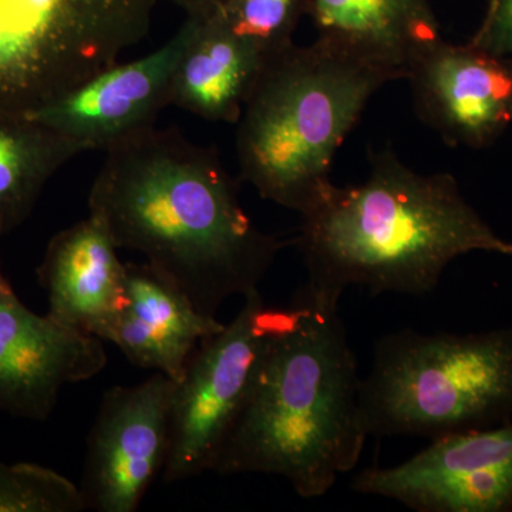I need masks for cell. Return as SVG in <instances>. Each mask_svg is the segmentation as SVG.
I'll use <instances>...</instances> for the list:
<instances>
[{
    "mask_svg": "<svg viewBox=\"0 0 512 512\" xmlns=\"http://www.w3.org/2000/svg\"><path fill=\"white\" fill-rule=\"evenodd\" d=\"M157 0H0V113L28 116L146 39Z\"/></svg>",
    "mask_w": 512,
    "mask_h": 512,
    "instance_id": "8992f818",
    "label": "cell"
},
{
    "mask_svg": "<svg viewBox=\"0 0 512 512\" xmlns=\"http://www.w3.org/2000/svg\"><path fill=\"white\" fill-rule=\"evenodd\" d=\"M83 151L29 117L0 113V238L25 222L50 178Z\"/></svg>",
    "mask_w": 512,
    "mask_h": 512,
    "instance_id": "e0dca14e",
    "label": "cell"
},
{
    "mask_svg": "<svg viewBox=\"0 0 512 512\" xmlns=\"http://www.w3.org/2000/svg\"><path fill=\"white\" fill-rule=\"evenodd\" d=\"M356 493L419 512H512V423L461 431L393 467H369Z\"/></svg>",
    "mask_w": 512,
    "mask_h": 512,
    "instance_id": "ba28073f",
    "label": "cell"
},
{
    "mask_svg": "<svg viewBox=\"0 0 512 512\" xmlns=\"http://www.w3.org/2000/svg\"><path fill=\"white\" fill-rule=\"evenodd\" d=\"M187 13V16L200 15L210 10L218 0H171Z\"/></svg>",
    "mask_w": 512,
    "mask_h": 512,
    "instance_id": "44dd1931",
    "label": "cell"
},
{
    "mask_svg": "<svg viewBox=\"0 0 512 512\" xmlns=\"http://www.w3.org/2000/svg\"><path fill=\"white\" fill-rule=\"evenodd\" d=\"M127 301L109 342L133 365L180 380L202 340L224 323L202 313L190 296L153 266L126 264Z\"/></svg>",
    "mask_w": 512,
    "mask_h": 512,
    "instance_id": "5bb4252c",
    "label": "cell"
},
{
    "mask_svg": "<svg viewBox=\"0 0 512 512\" xmlns=\"http://www.w3.org/2000/svg\"><path fill=\"white\" fill-rule=\"evenodd\" d=\"M103 342L30 311L0 271V412L46 420L66 384L103 372Z\"/></svg>",
    "mask_w": 512,
    "mask_h": 512,
    "instance_id": "8fae6325",
    "label": "cell"
},
{
    "mask_svg": "<svg viewBox=\"0 0 512 512\" xmlns=\"http://www.w3.org/2000/svg\"><path fill=\"white\" fill-rule=\"evenodd\" d=\"M282 316L284 309L266 305L256 289L244 296L235 319L192 353L171 397L164 483L214 470Z\"/></svg>",
    "mask_w": 512,
    "mask_h": 512,
    "instance_id": "52a82bcc",
    "label": "cell"
},
{
    "mask_svg": "<svg viewBox=\"0 0 512 512\" xmlns=\"http://www.w3.org/2000/svg\"><path fill=\"white\" fill-rule=\"evenodd\" d=\"M309 15L319 39L406 76L414 57L441 39L429 0H311Z\"/></svg>",
    "mask_w": 512,
    "mask_h": 512,
    "instance_id": "2e32d148",
    "label": "cell"
},
{
    "mask_svg": "<svg viewBox=\"0 0 512 512\" xmlns=\"http://www.w3.org/2000/svg\"><path fill=\"white\" fill-rule=\"evenodd\" d=\"M87 510L82 488L52 468L0 460V512Z\"/></svg>",
    "mask_w": 512,
    "mask_h": 512,
    "instance_id": "d6986e66",
    "label": "cell"
},
{
    "mask_svg": "<svg viewBox=\"0 0 512 512\" xmlns=\"http://www.w3.org/2000/svg\"><path fill=\"white\" fill-rule=\"evenodd\" d=\"M174 386L171 377L154 372L136 386L104 393L80 487L87 510L137 511L167 461Z\"/></svg>",
    "mask_w": 512,
    "mask_h": 512,
    "instance_id": "9c48e42d",
    "label": "cell"
},
{
    "mask_svg": "<svg viewBox=\"0 0 512 512\" xmlns=\"http://www.w3.org/2000/svg\"><path fill=\"white\" fill-rule=\"evenodd\" d=\"M471 43L491 55L512 57V0H497L494 9L485 13L480 29Z\"/></svg>",
    "mask_w": 512,
    "mask_h": 512,
    "instance_id": "ffe728a7",
    "label": "cell"
},
{
    "mask_svg": "<svg viewBox=\"0 0 512 512\" xmlns=\"http://www.w3.org/2000/svg\"><path fill=\"white\" fill-rule=\"evenodd\" d=\"M508 60H510L511 76H512V57H508Z\"/></svg>",
    "mask_w": 512,
    "mask_h": 512,
    "instance_id": "603a6c76",
    "label": "cell"
},
{
    "mask_svg": "<svg viewBox=\"0 0 512 512\" xmlns=\"http://www.w3.org/2000/svg\"><path fill=\"white\" fill-rule=\"evenodd\" d=\"M90 212L117 248L133 249L205 315L247 296L285 247L242 208L218 151L175 128H147L106 150Z\"/></svg>",
    "mask_w": 512,
    "mask_h": 512,
    "instance_id": "6da1fadb",
    "label": "cell"
},
{
    "mask_svg": "<svg viewBox=\"0 0 512 512\" xmlns=\"http://www.w3.org/2000/svg\"><path fill=\"white\" fill-rule=\"evenodd\" d=\"M414 110L451 147L483 150L512 123L510 60L441 37L407 66Z\"/></svg>",
    "mask_w": 512,
    "mask_h": 512,
    "instance_id": "30bf717a",
    "label": "cell"
},
{
    "mask_svg": "<svg viewBox=\"0 0 512 512\" xmlns=\"http://www.w3.org/2000/svg\"><path fill=\"white\" fill-rule=\"evenodd\" d=\"M360 409L369 437L379 439L434 440L512 423V328L383 336Z\"/></svg>",
    "mask_w": 512,
    "mask_h": 512,
    "instance_id": "5b68a950",
    "label": "cell"
},
{
    "mask_svg": "<svg viewBox=\"0 0 512 512\" xmlns=\"http://www.w3.org/2000/svg\"><path fill=\"white\" fill-rule=\"evenodd\" d=\"M191 18L164 46L130 63H116L76 89L28 114L83 147L109 150L120 141L156 126L170 106L171 80L190 40Z\"/></svg>",
    "mask_w": 512,
    "mask_h": 512,
    "instance_id": "7c38bea8",
    "label": "cell"
},
{
    "mask_svg": "<svg viewBox=\"0 0 512 512\" xmlns=\"http://www.w3.org/2000/svg\"><path fill=\"white\" fill-rule=\"evenodd\" d=\"M99 215L76 222L49 242L37 278L57 322L109 342L127 301L126 264Z\"/></svg>",
    "mask_w": 512,
    "mask_h": 512,
    "instance_id": "4fadbf2b",
    "label": "cell"
},
{
    "mask_svg": "<svg viewBox=\"0 0 512 512\" xmlns=\"http://www.w3.org/2000/svg\"><path fill=\"white\" fill-rule=\"evenodd\" d=\"M495 3H497V0H488L487 13L494 9Z\"/></svg>",
    "mask_w": 512,
    "mask_h": 512,
    "instance_id": "7402d4cb",
    "label": "cell"
},
{
    "mask_svg": "<svg viewBox=\"0 0 512 512\" xmlns=\"http://www.w3.org/2000/svg\"><path fill=\"white\" fill-rule=\"evenodd\" d=\"M188 18L194 26L174 69L170 106L214 123L237 124L265 62L214 9Z\"/></svg>",
    "mask_w": 512,
    "mask_h": 512,
    "instance_id": "9a60e30c",
    "label": "cell"
},
{
    "mask_svg": "<svg viewBox=\"0 0 512 512\" xmlns=\"http://www.w3.org/2000/svg\"><path fill=\"white\" fill-rule=\"evenodd\" d=\"M406 73L328 40L266 60L238 120L242 180L303 214L333 184V160L367 103Z\"/></svg>",
    "mask_w": 512,
    "mask_h": 512,
    "instance_id": "277c9868",
    "label": "cell"
},
{
    "mask_svg": "<svg viewBox=\"0 0 512 512\" xmlns=\"http://www.w3.org/2000/svg\"><path fill=\"white\" fill-rule=\"evenodd\" d=\"M211 9L266 62L293 45L311 0H218Z\"/></svg>",
    "mask_w": 512,
    "mask_h": 512,
    "instance_id": "ac0fdd59",
    "label": "cell"
},
{
    "mask_svg": "<svg viewBox=\"0 0 512 512\" xmlns=\"http://www.w3.org/2000/svg\"><path fill=\"white\" fill-rule=\"evenodd\" d=\"M296 247L312 291L339 299L350 286L372 295L423 296L470 252L510 256L448 173L420 174L390 148L370 157L365 183L330 184L301 215Z\"/></svg>",
    "mask_w": 512,
    "mask_h": 512,
    "instance_id": "3957f363",
    "label": "cell"
},
{
    "mask_svg": "<svg viewBox=\"0 0 512 512\" xmlns=\"http://www.w3.org/2000/svg\"><path fill=\"white\" fill-rule=\"evenodd\" d=\"M360 386L339 299L305 286L284 309L212 473L271 474L299 497H323L357 466L369 439Z\"/></svg>",
    "mask_w": 512,
    "mask_h": 512,
    "instance_id": "7a4b0ae2",
    "label": "cell"
}]
</instances>
